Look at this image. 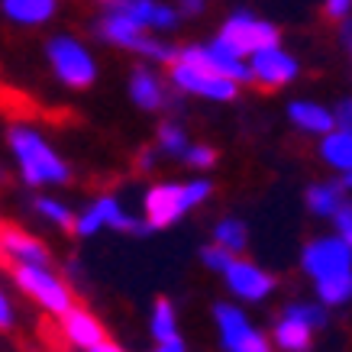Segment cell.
<instances>
[{
  "mask_svg": "<svg viewBox=\"0 0 352 352\" xmlns=\"http://www.w3.org/2000/svg\"><path fill=\"white\" fill-rule=\"evenodd\" d=\"M10 149H13L16 165H20L23 182L30 184V188L68 182V165H65L62 155H58V152H55L36 129L13 126L10 129Z\"/></svg>",
  "mask_w": 352,
  "mask_h": 352,
  "instance_id": "1",
  "label": "cell"
},
{
  "mask_svg": "<svg viewBox=\"0 0 352 352\" xmlns=\"http://www.w3.org/2000/svg\"><path fill=\"white\" fill-rule=\"evenodd\" d=\"M214 194L210 182H188V184H155L146 191L142 210H146V223L149 230H168L171 223H178L188 210H194L197 204H204Z\"/></svg>",
  "mask_w": 352,
  "mask_h": 352,
  "instance_id": "2",
  "label": "cell"
},
{
  "mask_svg": "<svg viewBox=\"0 0 352 352\" xmlns=\"http://www.w3.org/2000/svg\"><path fill=\"white\" fill-rule=\"evenodd\" d=\"M10 268L16 288L26 294V298L43 307L49 317H62L65 310H72V288L65 285L62 278L52 272V265H7Z\"/></svg>",
  "mask_w": 352,
  "mask_h": 352,
  "instance_id": "3",
  "label": "cell"
},
{
  "mask_svg": "<svg viewBox=\"0 0 352 352\" xmlns=\"http://www.w3.org/2000/svg\"><path fill=\"white\" fill-rule=\"evenodd\" d=\"M97 36L107 39L113 45H123V49H133V52L146 55V58H155V62H175L178 58V49H171L168 43H159L146 36V26L136 20H129L126 13H117V10H107V16L97 23Z\"/></svg>",
  "mask_w": 352,
  "mask_h": 352,
  "instance_id": "4",
  "label": "cell"
},
{
  "mask_svg": "<svg viewBox=\"0 0 352 352\" xmlns=\"http://www.w3.org/2000/svg\"><path fill=\"white\" fill-rule=\"evenodd\" d=\"M45 52H49V65H52V72L58 75V81L68 87H87L94 85L97 78V65L91 58L85 45L72 39V36H55L52 43L45 45Z\"/></svg>",
  "mask_w": 352,
  "mask_h": 352,
  "instance_id": "5",
  "label": "cell"
},
{
  "mask_svg": "<svg viewBox=\"0 0 352 352\" xmlns=\"http://www.w3.org/2000/svg\"><path fill=\"white\" fill-rule=\"evenodd\" d=\"M220 39L243 58V55H256V52H262V49H275L278 39H281V32H278V26H272V23L256 20L252 13H233V16L223 23Z\"/></svg>",
  "mask_w": 352,
  "mask_h": 352,
  "instance_id": "6",
  "label": "cell"
},
{
  "mask_svg": "<svg viewBox=\"0 0 352 352\" xmlns=\"http://www.w3.org/2000/svg\"><path fill=\"white\" fill-rule=\"evenodd\" d=\"M104 226H107V230H120V233H133V236L152 233L149 223H146V220H136V217H129L126 210L120 207V201L113 197V194H100L85 214L78 217L75 233L78 236H94V233H100Z\"/></svg>",
  "mask_w": 352,
  "mask_h": 352,
  "instance_id": "7",
  "label": "cell"
},
{
  "mask_svg": "<svg viewBox=\"0 0 352 352\" xmlns=\"http://www.w3.org/2000/svg\"><path fill=\"white\" fill-rule=\"evenodd\" d=\"M300 268H304V275L317 278V281L342 275V272L352 268V249L346 245L342 236L307 239V243H304V252H300Z\"/></svg>",
  "mask_w": 352,
  "mask_h": 352,
  "instance_id": "8",
  "label": "cell"
},
{
  "mask_svg": "<svg viewBox=\"0 0 352 352\" xmlns=\"http://www.w3.org/2000/svg\"><path fill=\"white\" fill-rule=\"evenodd\" d=\"M171 85L184 91V94H197L207 97V100H233L236 97V81L217 75V72L204 68V65L184 62L182 55L171 62Z\"/></svg>",
  "mask_w": 352,
  "mask_h": 352,
  "instance_id": "9",
  "label": "cell"
},
{
  "mask_svg": "<svg viewBox=\"0 0 352 352\" xmlns=\"http://www.w3.org/2000/svg\"><path fill=\"white\" fill-rule=\"evenodd\" d=\"M214 320L220 327V342L223 352H272L265 333H258L252 323L245 320V314L233 304H217Z\"/></svg>",
  "mask_w": 352,
  "mask_h": 352,
  "instance_id": "10",
  "label": "cell"
},
{
  "mask_svg": "<svg viewBox=\"0 0 352 352\" xmlns=\"http://www.w3.org/2000/svg\"><path fill=\"white\" fill-rule=\"evenodd\" d=\"M0 262L3 265H52V252L43 239L30 236L20 226L0 223Z\"/></svg>",
  "mask_w": 352,
  "mask_h": 352,
  "instance_id": "11",
  "label": "cell"
},
{
  "mask_svg": "<svg viewBox=\"0 0 352 352\" xmlns=\"http://www.w3.org/2000/svg\"><path fill=\"white\" fill-rule=\"evenodd\" d=\"M226 278V288L233 291L236 298L243 300H265L272 291H275V275H268L265 268H258L256 262L249 258H233L223 272Z\"/></svg>",
  "mask_w": 352,
  "mask_h": 352,
  "instance_id": "12",
  "label": "cell"
},
{
  "mask_svg": "<svg viewBox=\"0 0 352 352\" xmlns=\"http://www.w3.org/2000/svg\"><path fill=\"white\" fill-rule=\"evenodd\" d=\"M249 72H252V81H256L258 87H265V91H278V87L291 85V81L298 78V62L275 45V49H262V52L252 55Z\"/></svg>",
  "mask_w": 352,
  "mask_h": 352,
  "instance_id": "13",
  "label": "cell"
},
{
  "mask_svg": "<svg viewBox=\"0 0 352 352\" xmlns=\"http://www.w3.org/2000/svg\"><path fill=\"white\" fill-rule=\"evenodd\" d=\"M58 330H62L65 342L72 346V349H94L97 342L107 340V330H104V323L97 320L91 310L85 307H72L62 314V323H58Z\"/></svg>",
  "mask_w": 352,
  "mask_h": 352,
  "instance_id": "14",
  "label": "cell"
},
{
  "mask_svg": "<svg viewBox=\"0 0 352 352\" xmlns=\"http://www.w3.org/2000/svg\"><path fill=\"white\" fill-rule=\"evenodd\" d=\"M107 10L126 13L129 20L142 23L146 30H175L178 26V10H171L159 0H104Z\"/></svg>",
  "mask_w": 352,
  "mask_h": 352,
  "instance_id": "15",
  "label": "cell"
},
{
  "mask_svg": "<svg viewBox=\"0 0 352 352\" xmlns=\"http://www.w3.org/2000/svg\"><path fill=\"white\" fill-rule=\"evenodd\" d=\"M129 97L136 100V107L142 110H162V107H178V97L168 94L165 85H162L159 78L152 75L149 68H136L133 78H129Z\"/></svg>",
  "mask_w": 352,
  "mask_h": 352,
  "instance_id": "16",
  "label": "cell"
},
{
  "mask_svg": "<svg viewBox=\"0 0 352 352\" xmlns=\"http://www.w3.org/2000/svg\"><path fill=\"white\" fill-rule=\"evenodd\" d=\"M275 346L281 352H314V330L307 323L291 320L285 314L275 317Z\"/></svg>",
  "mask_w": 352,
  "mask_h": 352,
  "instance_id": "17",
  "label": "cell"
},
{
  "mask_svg": "<svg viewBox=\"0 0 352 352\" xmlns=\"http://www.w3.org/2000/svg\"><path fill=\"white\" fill-rule=\"evenodd\" d=\"M349 201L346 197V188L340 182H323V184H310L304 191V204L314 217H333L342 204Z\"/></svg>",
  "mask_w": 352,
  "mask_h": 352,
  "instance_id": "18",
  "label": "cell"
},
{
  "mask_svg": "<svg viewBox=\"0 0 352 352\" xmlns=\"http://www.w3.org/2000/svg\"><path fill=\"white\" fill-rule=\"evenodd\" d=\"M288 117L304 133H333V126H336V117L330 110H323L320 104H310V100H294L288 107Z\"/></svg>",
  "mask_w": 352,
  "mask_h": 352,
  "instance_id": "19",
  "label": "cell"
},
{
  "mask_svg": "<svg viewBox=\"0 0 352 352\" xmlns=\"http://www.w3.org/2000/svg\"><path fill=\"white\" fill-rule=\"evenodd\" d=\"M3 13L13 23L23 26H39L55 13V0H3Z\"/></svg>",
  "mask_w": 352,
  "mask_h": 352,
  "instance_id": "20",
  "label": "cell"
},
{
  "mask_svg": "<svg viewBox=\"0 0 352 352\" xmlns=\"http://www.w3.org/2000/svg\"><path fill=\"white\" fill-rule=\"evenodd\" d=\"M320 155L323 162H330L333 168L352 171V133H327L320 142Z\"/></svg>",
  "mask_w": 352,
  "mask_h": 352,
  "instance_id": "21",
  "label": "cell"
},
{
  "mask_svg": "<svg viewBox=\"0 0 352 352\" xmlns=\"http://www.w3.org/2000/svg\"><path fill=\"white\" fill-rule=\"evenodd\" d=\"M317 298H320V304H327V307H340V304L352 300V268L342 272V275L317 281Z\"/></svg>",
  "mask_w": 352,
  "mask_h": 352,
  "instance_id": "22",
  "label": "cell"
},
{
  "mask_svg": "<svg viewBox=\"0 0 352 352\" xmlns=\"http://www.w3.org/2000/svg\"><path fill=\"white\" fill-rule=\"evenodd\" d=\"M149 330H152V336H155V342H165V340H175V336H178V317H175V304H171L168 298L155 300Z\"/></svg>",
  "mask_w": 352,
  "mask_h": 352,
  "instance_id": "23",
  "label": "cell"
},
{
  "mask_svg": "<svg viewBox=\"0 0 352 352\" xmlns=\"http://www.w3.org/2000/svg\"><path fill=\"white\" fill-rule=\"evenodd\" d=\"M214 243L230 249V252H243L245 243H249V230H245L243 220H236V217H223L220 223L214 226Z\"/></svg>",
  "mask_w": 352,
  "mask_h": 352,
  "instance_id": "24",
  "label": "cell"
},
{
  "mask_svg": "<svg viewBox=\"0 0 352 352\" xmlns=\"http://www.w3.org/2000/svg\"><path fill=\"white\" fill-rule=\"evenodd\" d=\"M278 314H285V317H291V320L307 323L310 330H323V327L330 323V317H327L323 304H307V300H291V304H285Z\"/></svg>",
  "mask_w": 352,
  "mask_h": 352,
  "instance_id": "25",
  "label": "cell"
},
{
  "mask_svg": "<svg viewBox=\"0 0 352 352\" xmlns=\"http://www.w3.org/2000/svg\"><path fill=\"white\" fill-rule=\"evenodd\" d=\"M36 214L39 217H45L49 223H55V226H62V230H72L75 233V223H78V217L65 207L62 201H55V197H36Z\"/></svg>",
  "mask_w": 352,
  "mask_h": 352,
  "instance_id": "26",
  "label": "cell"
},
{
  "mask_svg": "<svg viewBox=\"0 0 352 352\" xmlns=\"http://www.w3.org/2000/svg\"><path fill=\"white\" fill-rule=\"evenodd\" d=\"M159 149L165 155H175V159H184L188 152V136L178 123H162L159 126Z\"/></svg>",
  "mask_w": 352,
  "mask_h": 352,
  "instance_id": "27",
  "label": "cell"
},
{
  "mask_svg": "<svg viewBox=\"0 0 352 352\" xmlns=\"http://www.w3.org/2000/svg\"><path fill=\"white\" fill-rule=\"evenodd\" d=\"M233 252H230V249H223V245H204L201 249V262L207 268H214V272H226V265H230V262H233Z\"/></svg>",
  "mask_w": 352,
  "mask_h": 352,
  "instance_id": "28",
  "label": "cell"
},
{
  "mask_svg": "<svg viewBox=\"0 0 352 352\" xmlns=\"http://www.w3.org/2000/svg\"><path fill=\"white\" fill-rule=\"evenodd\" d=\"M184 162H188L191 168H210V165L217 162V152L210 149V146H188Z\"/></svg>",
  "mask_w": 352,
  "mask_h": 352,
  "instance_id": "29",
  "label": "cell"
},
{
  "mask_svg": "<svg viewBox=\"0 0 352 352\" xmlns=\"http://www.w3.org/2000/svg\"><path fill=\"white\" fill-rule=\"evenodd\" d=\"M333 220V226H336V230H340V236L342 239H346V245H349L352 249V201H346L340 207V210H336V214L330 217Z\"/></svg>",
  "mask_w": 352,
  "mask_h": 352,
  "instance_id": "30",
  "label": "cell"
},
{
  "mask_svg": "<svg viewBox=\"0 0 352 352\" xmlns=\"http://www.w3.org/2000/svg\"><path fill=\"white\" fill-rule=\"evenodd\" d=\"M16 330V307H13L10 294L0 288V333H13Z\"/></svg>",
  "mask_w": 352,
  "mask_h": 352,
  "instance_id": "31",
  "label": "cell"
},
{
  "mask_svg": "<svg viewBox=\"0 0 352 352\" xmlns=\"http://www.w3.org/2000/svg\"><path fill=\"white\" fill-rule=\"evenodd\" d=\"M349 10H352V0H327V3H323V16H327L330 23L346 20Z\"/></svg>",
  "mask_w": 352,
  "mask_h": 352,
  "instance_id": "32",
  "label": "cell"
},
{
  "mask_svg": "<svg viewBox=\"0 0 352 352\" xmlns=\"http://www.w3.org/2000/svg\"><path fill=\"white\" fill-rule=\"evenodd\" d=\"M336 123H340L346 133H352V97L349 100H340V107H336Z\"/></svg>",
  "mask_w": 352,
  "mask_h": 352,
  "instance_id": "33",
  "label": "cell"
},
{
  "mask_svg": "<svg viewBox=\"0 0 352 352\" xmlns=\"http://www.w3.org/2000/svg\"><path fill=\"white\" fill-rule=\"evenodd\" d=\"M149 352H188V346H184L182 336H175V340L155 342V349H149Z\"/></svg>",
  "mask_w": 352,
  "mask_h": 352,
  "instance_id": "34",
  "label": "cell"
},
{
  "mask_svg": "<svg viewBox=\"0 0 352 352\" xmlns=\"http://www.w3.org/2000/svg\"><path fill=\"white\" fill-rule=\"evenodd\" d=\"M178 3H182L184 16H197V13L204 10V3H207V0H178Z\"/></svg>",
  "mask_w": 352,
  "mask_h": 352,
  "instance_id": "35",
  "label": "cell"
},
{
  "mask_svg": "<svg viewBox=\"0 0 352 352\" xmlns=\"http://www.w3.org/2000/svg\"><path fill=\"white\" fill-rule=\"evenodd\" d=\"M152 165H155V149H146V152H139V171H149Z\"/></svg>",
  "mask_w": 352,
  "mask_h": 352,
  "instance_id": "36",
  "label": "cell"
},
{
  "mask_svg": "<svg viewBox=\"0 0 352 352\" xmlns=\"http://www.w3.org/2000/svg\"><path fill=\"white\" fill-rule=\"evenodd\" d=\"M87 352H123V349H120L117 342H110V340H104V342H97L94 349H87Z\"/></svg>",
  "mask_w": 352,
  "mask_h": 352,
  "instance_id": "37",
  "label": "cell"
},
{
  "mask_svg": "<svg viewBox=\"0 0 352 352\" xmlns=\"http://www.w3.org/2000/svg\"><path fill=\"white\" fill-rule=\"evenodd\" d=\"M340 184H342V188H346V191H352V171H346V175H342V178H340Z\"/></svg>",
  "mask_w": 352,
  "mask_h": 352,
  "instance_id": "38",
  "label": "cell"
}]
</instances>
